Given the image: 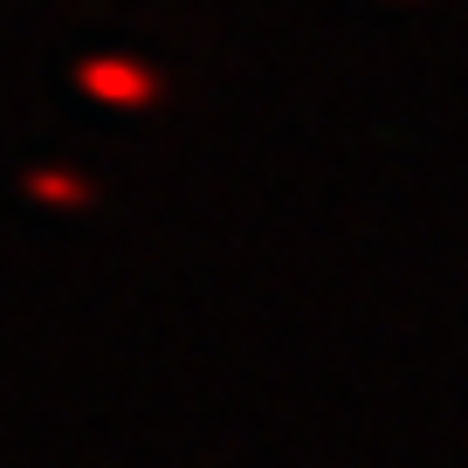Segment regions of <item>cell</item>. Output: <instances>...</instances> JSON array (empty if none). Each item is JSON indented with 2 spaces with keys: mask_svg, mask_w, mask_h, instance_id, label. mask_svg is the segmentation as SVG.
I'll return each instance as SVG.
<instances>
[]
</instances>
